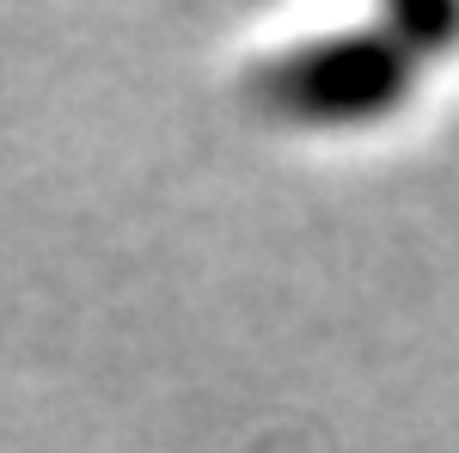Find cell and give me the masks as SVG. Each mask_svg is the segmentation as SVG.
I'll return each mask as SVG.
<instances>
[{"mask_svg": "<svg viewBox=\"0 0 459 453\" xmlns=\"http://www.w3.org/2000/svg\"><path fill=\"white\" fill-rule=\"evenodd\" d=\"M417 62H423V43H392V37L368 31L350 43H313L307 56L276 62L264 92L276 110L300 123H350V117L386 110L404 92Z\"/></svg>", "mask_w": 459, "mask_h": 453, "instance_id": "1", "label": "cell"}]
</instances>
